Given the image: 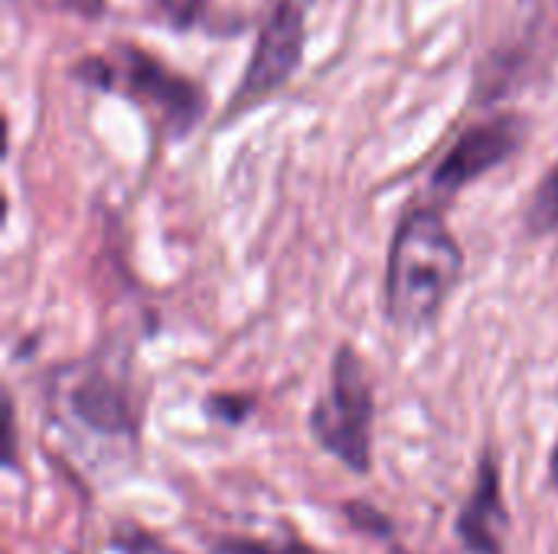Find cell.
<instances>
[{"mask_svg":"<svg viewBox=\"0 0 558 554\" xmlns=\"http://www.w3.org/2000/svg\"><path fill=\"white\" fill-rule=\"evenodd\" d=\"M213 554H324L314 545H304L294 535H278V539H258V535H226L213 539Z\"/></svg>","mask_w":558,"mask_h":554,"instance_id":"obj_10","label":"cell"},{"mask_svg":"<svg viewBox=\"0 0 558 554\" xmlns=\"http://www.w3.org/2000/svg\"><path fill=\"white\" fill-rule=\"evenodd\" d=\"M510 532V513L504 500V473L494 454H484L477 464L474 490L458 516L454 535L468 554H504Z\"/></svg>","mask_w":558,"mask_h":554,"instance_id":"obj_7","label":"cell"},{"mask_svg":"<svg viewBox=\"0 0 558 554\" xmlns=\"http://www.w3.org/2000/svg\"><path fill=\"white\" fill-rule=\"evenodd\" d=\"M553 483H556V490H558V447H556V454H553Z\"/></svg>","mask_w":558,"mask_h":554,"instance_id":"obj_17","label":"cell"},{"mask_svg":"<svg viewBox=\"0 0 558 554\" xmlns=\"http://www.w3.org/2000/svg\"><path fill=\"white\" fill-rule=\"evenodd\" d=\"M3 464L7 467L16 464V418H13L10 395H7V408H3Z\"/></svg>","mask_w":558,"mask_h":554,"instance_id":"obj_14","label":"cell"},{"mask_svg":"<svg viewBox=\"0 0 558 554\" xmlns=\"http://www.w3.org/2000/svg\"><path fill=\"white\" fill-rule=\"evenodd\" d=\"M536 46L530 36L494 46L474 69V104H497L510 98L520 85H526L536 65Z\"/></svg>","mask_w":558,"mask_h":554,"instance_id":"obj_8","label":"cell"},{"mask_svg":"<svg viewBox=\"0 0 558 554\" xmlns=\"http://www.w3.org/2000/svg\"><path fill=\"white\" fill-rule=\"evenodd\" d=\"M307 7L311 0H268L245 72L226 101L222 124L255 111L294 82L307 52Z\"/></svg>","mask_w":558,"mask_h":554,"instance_id":"obj_4","label":"cell"},{"mask_svg":"<svg viewBox=\"0 0 558 554\" xmlns=\"http://www.w3.org/2000/svg\"><path fill=\"white\" fill-rule=\"evenodd\" d=\"M464 274V248L435 206H412L389 242L386 310L402 330L432 327Z\"/></svg>","mask_w":558,"mask_h":554,"instance_id":"obj_1","label":"cell"},{"mask_svg":"<svg viewBox=\"0 0 558 554\" xmlns=\"http://www.w3.org/2000/svg\"><path fill=\"white\" fill-rule=\"evenodd\" d=\"M69 78L95 91L131 98L141 111H147L157 121L160 134L170 140L190 137L209 108L206 91L196 78L170 69L150 49L137 42H124V39H118L108 56L92 52L72 62Z\"/></svg>","mask_w":558,"mask_h":554,"instance_id":"obj_2","label":"cell"},{"mask_svg":"<svg viewBox=\"0 0 558 554\" xmlns=\"http://www.w3.org/2000/svg\"><path fill=\"white\" fill-rule=\"evenodd\" d=\"M65 10H72L75 16H82V20H98L101 13H105V7H108V0H59Z\"/></svg>","mask_w":558,"mask_h":554,"instance_id":"obj_15","label":"cell"},{"mask_svg":"<svg viewBox=\"0 0 558 554\" xmlns=\"http://www.w3.org/2000/svg\"><path fill=\"white\" fill-rule=\"evenodd\" d=\"M160 10L173 29H193L206 16V0H163Z\"/></svg>","mask_w":558,"mask_h":554,"instance_id":"obj_12","label":"cell"},{"mask_svg":"<svg viewBox=\"0 0 558 554\" xmlns=\"http://www.w3.org/2000/svg\"><path fill=\"white\" fill-rule=\"evenodd\" d=\"M111 545L121 554H177L173 549H167L160 539L147 535V532L137 529V526H124V529L111 539Z\"/></svg>","mask_w":558,"mask_h":554,"instance_id":"obj_11","label":"cell"},{"mask_svg":"<svg viewBox=\"0 0 558 554\" xmlns=\"http://www.w3.org/2000/svg\"><path fill=\"white\" fill-rule=\"evenodd\" d=\"M56 415L82 441L134 447L137 415L131 405L128 369H114L108 359H92L65 369L52 389Z\"/></svg>","mask_w":558,"mask_h":554,"instance_id":"obj_5","label":"cell"},{"mask_svg":"<svg viewBox=\"0 0 558 554\" xmlns=\"http://www.w3.org/2000/svg\"><path fill=\"white\" fill-rule=\"evenodd\" d=\"M530 131L533 124L520 111H500L484 121H474L458 134V140L432 170V193L438 199H451L464 186L484 180L490 170L504 167L526 147Z\"/></svg>","mask_w":558,"mask_h":554,"instance_id":"obj_6","label":"cell"},{"mask_svg":"<svg viewBox=\"0 0 558 554\" xmlns=\"http://www.w3.org/2000/svg\"><path fill=\"white\" fill-rule=\"evenodd\" d=\"M347 516H350V519H353V522H356V526L363 529V526H366V522L373 519V509H369V506H366V509H363V506H350V509H347ZM369 532L389 535L392 529H389V522H386V519H379V526H369Z\"/></svg>","mask_w":558,"mask_h":554,"instance_id":"obj_16","label":"cell"},{"mask_svg":"<svg viewBox=\"0 0 558 554\" xmlns=\"http://www.w3.org/2000/svg\"><path fill=\"white\" fill-rule=\"evenodd\" d=\"M252 398H232V395H216L209 405H206V411L209 415H216L219 421H226V424H242V418L252 411Z\"/></svg>","mask_w":558,"mask_h":554,"instance_id":"obj_13","label":"cell"},{"mask_svg":"<svg viewBox=\"0 0 558 554\" xmlns=\"http://www.w3.org/2000/svg\"><path fill=\"white\" fill-rule=\"evenodd\" d=\"M526 232L536 235V238L549 235V232H558V160L546 170V176L539 180V186L530 196Z\"/></svg>","mask_w":558,"mask_h":554,"instance_id":"obj_9","label":"cell"},{"mask_svg":"<svg viewBox=\"0 0 558 554\" xmlns=\"http://www.w3.org/2000/svg\"><path fill=\"white\" fill-rule=\"evenodd\" d=\"M556 7H558V0H556Z\"/></svg>","mask_w":558,"mask_h":554,"instance_id":"obj_18","label":"cell"},{"mask_svg":"<svg viewBox=\"0 0 558 554\" xmlns=\"http://www.w3.org/2000/svg\"><path fill=\"white\" fill-rule=\"evenodd\" d=\"M373 424L376 398L366 362L343 343L330 362V385L311 411V434L347 470L366 477L373 470Z\"/></svg>","mask_w":558,"mask_h":554,"instance_id":"obj_3","label":"cell"}]
</instances>
